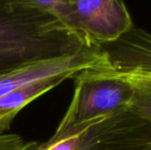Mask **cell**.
Segmentation results:
<instances>
[{"label": "cell", "instance_id": "obj_1", "mask_svg": "<svg viewBox=\"0 0 151 150\" xmlns=\"http://www.w3.org/2000/svg\"><path fill=\"white\" fill-rule=\"evenodd\" d=\"M97 46L36 0L0 1V78Z\"/></svg>", "mask_w": 151, "mask_h": 150}, {"label": "cell", "instance_id": "obj_2", "mask_svg": "<svg viewBox=\"0 0 151 150\" xmlns=\"http://www.w3.org/2000/svg\"><path fill=\"white\" fill-rule=\"evenodd\" d=\"M101 64L73 78V97L55 133H64L104 119L129 107L134 98L132 85Z\"/></svg>", "mask_w": 151, "mask_h": 150}, {"label": "cell", "instance_id": "obj_3", "mask_svg": "<svg viewBox=\"0 0 151 150\" xmlns=\"http://www.w3.org/2000/svg\"><path fill=\"white\" fill-rule=\"evenodd\" d=\"M102 66L124 78L134 90L129 110L151 124V34L135 26L112 43L102 45Z\"/></svg>", "mask_w": 151, "mask_h": 150}, {"label": "cell", "instance_id": "obj_4", "mask_svg": "<svg viewBox=\"0 0 151 150\" xmlns=\"http://www.w3.org/2000/svg\"><path fill=\"white\" fill-rule=\"evenodd\" d=\"M38 3L99 45L116 41L134 27L127 6L119 0H39Z\"/></svg>", "mask_w": 151, "mask_h": 150}, {"label": "cell", "instance_id": "obj_5", "mask_svg": "<svg viewBox=\"0 0 151 150\" xmlns=\"http://www.w3.org/2000/svg\"><path fill=\"white\" fill-rule=\"evenodd\" d=\"M77 150H151V124L127 107L91 126Z\"/></svg>", "mask_w": 151, "mask_h": 150}, {"label": "cell", "instance_id": "obj_6", "mask_svg": "<svg viewBox=\"0 0 151 150\" xmlns=\"http://www.w3.org/2000/svg\"><path fill=\"white\" fill-rule=\"evenodd\" d=\"M104 61L102 45L75 56L40 63L0 78V98L29 84L55 77L74 78L78 73L93 68Z\"/></svg>", "mask_w": 151, "mask_h": 150}, {"label": "cell", "instance_id": "obj_7", "mask_svg": "<svg viewBox=\"0 0 151 150\" xmlns=\"http://www.w3.org/2000/svg\"><path fill=\"white\" fill-rule=\"evenodd\" d=\"M66 79L68 78L55 77L42 80L14 90L0 98V133L5 132L9 128L14 118L24 107L41 95L58 86Z\"/></svg>", "mask_w": 151, "mask_h": 150}, {"label": "cell", "instance_id": "obj_8", "mask_svg": "<svg viewBox=\"0 0 151 150\" xmlns=\"http://www.w3.org/2000/svg\"><path fill=\"white\" fill-rule=\"evenodd\" d=\"M96 122L97 121L66 131L64 133H55L47 142L39 145L38 150H77L83 140L86 130Z\"/></svg>", "mask_w": 151, "mask_h": 150}, {"label": "cell", "instance_id": "obj_9", "mask_svg": "<svg viewBox=\"0 0 151 150\" xmlns=\"http://www.w3.org/2000/svg\"><path fill=\"white\" fill-rule=\"evenodd\" d=\"M36 142H26L21 136L8 133H0V150H31Z\"/></svg>", "mask_w": 151, "mask_h": 150}, {"label": "cell", "instance_id": "obj_10", "mask_svg": "<svg viewBox=\"0 0 151 150\" xmlns=\"http://www.w3.org/2000/svg\"><path fill=\"white\" fill-rule=\"evenodd\" d=\"M38 147H39V144H38V145H36V146L34 147V148H32L31 150H38Z\"/></svg>", "mask_w": 151, "mask_h": 150}]
</instances>
